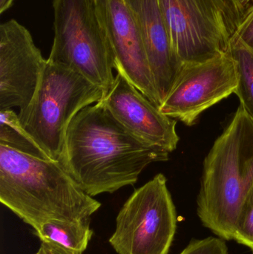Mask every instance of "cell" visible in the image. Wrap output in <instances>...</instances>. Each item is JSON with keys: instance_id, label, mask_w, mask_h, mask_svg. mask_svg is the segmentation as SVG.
Wrapping results in <instances>:
<instances>
[{"instance_id": "1", "label": "cell", "mask_w": 253, "mask_h": 254, "mask_svg": "<svg viewBox=\"0 0 253 254\" xmlns=\"http://www.w3.org/2000/svg\"><path fill=\"white\" fill-rule=\"evenodd\" d=\"M169 158V152L137 138L97 103L71 121L59 161L95 197L135 185L147 166Z\"/></svg>"}, {"instance_id": "2", "label": "cell", "mask_w": 253, "mask_h": 254, "mask_svg": "<svg viewBox=\"0 0 253 254\" xmlns=\"http://www.w3.org/2000/svg\"><path fill=\"white\" fill-rule=\"evenodd\" d=\"M0 201L34 230L49 220L91 218L101 207L59 161L35 158L2 145Z\"/></svg>"}, {"instance_id": "3", "label": "cell", "mask_w": 253, "mask_h": 254, "mask_svg": "<svg viewBox=\"0 0 253 254\" xmlns=\"http://www.w3.org/2000/svg\"><path fill=\"white\" fill-rule=\"evenodd\" d=\"M253 187V122L241 106L203 161L197 213L203 226L234 240Z\"/></svg>"}, {"instance_id": "4", "label": "cell", "mask_w": 253, "mask_h": 254, "mask_svg": "<svg viewBox=\"0 0 253 254\" xmlns=\"http://www.w3.org/2000/svg\"><path fill=\"white\" fill-rule=\"evenodd\" d=\"M103 97L102 89L81 74L47 59L32 101L18 116L51 159L59 161L71 121Z\"/></svg>"}, {"instance_id": "5", "label": "cell", "mask_w": 253, "mask_h": 254, "mask_svg": "<svg viewBox=\"0 0 253 254\" xmlns=\"http://www.w3.org/2000/svg\"><path fill=\"white\" fill-rule=\"evenodd\" d=\"M172 47L184 64L228 52L250 0H157Z\"/></svg>"}, {"instance_id": "6", "label": "cell", "mask_w": 253, "mask_h": 254, "mask_svg": "<svg viewBox=\"0 0 253 254\" xmlns=\"http://www.w3.org/2000/svg\"><path fill=\"white\" fill-rule=\"evenodd\" d=\"M54 37L48 58L86 77L104 92L114 83L115 59L94 0H53Z\"/></svg>"}, {"instance_id": "7", "label": "cell", "mask_w": 253, "mask_h": 254, "mask_svg": "<svg viewBox=\"0 0 253 254\" xmlns=\"http://www.w3.org/2000/svg\"><path fill=\"white\" fill-rule=\"evenodd\" d=\"M176 229V209L159 173L126 200L108 242L117 254H168Z\"/></svg>"}, {"instance_id": "8", "label": "cell", "mask_w": 253, "mask_h": 254, "mask_svg": "<svg viewBox=\"0 0 253 254\" xmlns=\"http://www.w3.org/2000/svg\"><path fill=\"white\" fill-rule=\"evenodd\" d=\"M238 84L237 63L229 51L202 62L184 64L159 110L193 126L203 112L234 93Z\"/></svg>"}, {"instance_id": "9", "label": "cell", "mask_w": 253, "mask_h": 254, "mask_svg": "<svg viewBox=\"0 0 253 254\" xmlns=\"http://www.w3.org/2000/svg\"><path fill=\"white\" fill-rule=\"evenodd\" d=\"M45 59L28 30L14 19L0 25V111L22 113L37 91Z\"/></svg>"}, {"instance_id": "10", "label": "cell", "mask_w": 253, "mask_h": 254, "mask_svg": "<svg viewBox=\"0 0 253 254\" xmlns=\"http://www.w3.org/2000/svg\"><path fill=\"white\" fill-rule=\"evenodd\" d=\"M121 72L140 92L160 108L161 106L150 69L145 46L133 13L125 0H94Z\"/></svg>"}, {"instance_id": "11", "label": "cell", "mask_w": 253, "mask_h": 254, "mask_svg": "<svg viewBox=\"0 0 253 254\" xmlns=\"http://www.w3.org/2000/svg\"><path fill=\"white\" fill-rule=\"evenodd\" d=\"M98 103L144 143L169 153L176 149L180 140L176 121L163 114L120 71H117L111 89Z\"/></svg>"}, {"instance_id": "12", "label": "cell", "mask_w": 253, "mask_h": 254, "mask_svg": "<svg viewBox=\"0 0 253 254\" xmlns=\"http://www.w3.org/2000/svg\"><path fill=\"white\" fill-rule=\"evenodd\" d=\"M133 13L144 41L160 103L173 86L183 64L173 47L157 0H125Z\"/></svg>"}, {"instance_id": "13", "label": "cell", "mask_w": 253, "mask_h": 254, "mask_svg": "<svg viewBox=\"0 0 253 254\" xmlns=\"http://www.w3.org/2000/svg\"><path fill=\"white\" fill-rule=\"evenodd\" d=\"M41 243L54 246L69 254H83L93 236L90 218L80 220H49L34 230Z\"/></svg>"}, {"instance_id": "14", "label": "cell", "mask_w": 253, "mask_h": 254, "mask_svg": "<svg viewBox=\"0 0 253 254\" xmlns=\"http://www.w3.org/2000/svg\"><path fill=\"white\" fill-rule=\"evenodd\" d=\"M0 145L35 158L52 160L24 128L13 110L0 111Z\"/></svg>"}, {"instance_id": "15", "label": "cell", "mask_w": 253, "mask_h": 254, "mask_svg": "<svg viewBox=\"0 0 253 254\" xmlns=\"http://www.w3.org/2000/svg\"><path fill=\"white\" fill-rule=\"evenodd\" d=\"M229 52L236 60L239 70V84L234 93L240 106L253 122V49L235 34Z\"/></svg>"}, {"instance_id": "16", "label": "cell", "mask_w": 253, "mask_h": 254, "mask_svg": "<svg viewBox=\"0 0 253 254\" xmlns=\"http://www.w3.org/2000/svg\"><path fill=\"white\" fill-rule=\"evenodd\" d=\"M234 240L249 248L253 253V187L239 216Z\"/></svg>"}, {"instance_id": "17", "label": "cell", "mask_w": 253, "mask_h": 254, "mask_svg": "<svg viewBox=\"0 0 253 254\" xmlns=\"http://www.w3.org/2000/svg\"><path fill=\"white\" fill-rule=\"evenodd\" d=\"M180 254H228V248L223 239L207 237L190 242Z\"/></svg>"}, {"instance_id": "18", "label": "cell", "mask_w": 253, "mask_h": 254, "mask_svg": "<svg viewBox=\"0 0 253 254\" xmlns=\"http://www.w3.org/2000/svg\"><path fill=\"white\" fill-rule=\"evenodd\" d=\"M236 34L244 43L253 49V3L247 10Z\"/></svg>"}, {"instance_id": "19", "label": "cell", "mask_w": 253, "mask_h": 254, "mask_svg": "<svg viewBox=\"0 0 253 254\" xmlns=\"http://www.w3.org/2000/svg\"><path fill=\"white\" fill-rule=\"evenodd\" d=\"M42 244L44 245L46 248H47L48 251H49V254H69L64 252L62 249H59V248L56 247L54 246H51V245L46 244V243H41Z\"/></svg>"}, {"instance_id": "20", "label": "cell", "mask_w": 253, "mask_h": 254, "mask_svg": "<svg viewBox=\"0 0 253 254\" xmlns=\"http://www.w3.org/2000/svg\"><path fill=\"white\" fill-rule=\"evenodd\" d=\"M13 1L14 0H0V13H3L10 8Z\"/></svg>"}, {"instance_id": "21", "label": "cell", "mask_w": 253, "mask_h": 254, "mask_svg": "<svg viewBox=\"0 0 253 254\" xmlns=\"http://www.w3.org/2000/svg\"><path fill=\"white\" fill-rule=\"evenodd\" d=\"M35 254H49V251H48L47 248L44 246V245L42 244L40 246V249H39L38 252H37Z\"/></svg>"}, {"instance_id": "22", "label": "cell", "mask_w": 253, "mask_h": 254, "mask_svg": "<svg viewBox=\"0 0 253 254\" xmlns=\"http://www.w3.org/2000/svg\"><path fill=\"white\" fill-rule=\"evenodd\" d=\"M252 1H253V0H252Z\"/></svg>"}]
</instances>
